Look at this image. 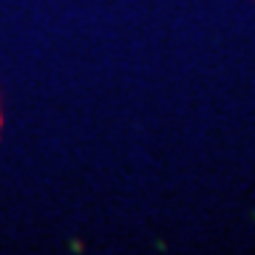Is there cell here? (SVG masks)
I'll use <instances>...</instances> for the list:
<instances>
[{"instance_id":"6da1fadb","label":"cell","mask_w":255,"mask_h":255,"mask_svg":"<svg viewBox=\"0 0 255 255\" xmlns=\"http://www.w3.org/2000/svg\"><path fill=\"white\" fill-rule=\"evenodd\" d=\"M0 130H3V102H0Z\"/></svg>"}]
</instances>
